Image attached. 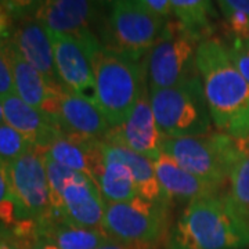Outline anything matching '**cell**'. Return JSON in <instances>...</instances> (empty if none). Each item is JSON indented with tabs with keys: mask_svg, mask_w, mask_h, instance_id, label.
<instances>
[{
	"mask_svg": "<svg viewBox=\"0 0 249 249\" xmlns=\"http://www.w3.org/2000/svg\"><path fill=\"white\" fill-rule=\"evenodd\" d=\"M196 67L212 124L217 132L249 137V83L227 52V46L209 37L196 50Z\"/></svg>",
	"mask_w": 249,
	"mask_h": 249,
	"instance_id": "obj_1",
	"label": "cell"
},
{
	"mask_svg": "<svg viewBox=\"0 0 249 249\" xmlns=\"http://www.w3.org/2000/svg\"><path fill=\"white\" fill-rule=\"evenodd\" d=\"M249 248V219L229 196L191 201L166 237V249Z\"/></svg>",
	"mask_w": 249,
	"mask_h": 249,
	"instance_id": "obj_2",
	"label": "cell"
},
{
	"mask_svg": "<svg viewBox=\"0 0 249 249\" xmlns=\"http://www.w3.org/2000/svg\"><path fill=\"white\" fill-rule=\"evenodd\" d=\"M97 107L111 127L124 124L147 90V65L107 52L103 45L91 53Z\"/></svg>",
	"mask_w": 249,
	"mask_h": 249,
	"instance_id": "obj_3",
	"label": "cell"
},
{
	"mask_svg": "<svg viewBox=\"0 0 249 249\" xmlns=\"http://www.w3.org/2000/svg\"><path fill=\"white\" fill-rule=\"evenodd\" d=\"M163 151L196 178L223 187L235 162L249 151V137L211 132L196 137L166 139Z\"/></svg>",
	"mask_w": 249,
	"mask_h": 249,
	"instance_id": "obj_4",
	"label": "cell"
},
{
	"mask_svg": "<svg viewBox=\"0 0 249 249\" xmlns=\"http://www.w3.org/2000/svg\"><path fill=\"white\" fill-rule=\"evenodd\" d=\"M168 21L142 9L139 0H118L111 3L98 39L109 53L142 62L160 39Z\"/></svg>",
	"mask_w": 249,
	"mask_h": 249,
	"instance_id": "obj_5",
	"label": "cell"
},
{
	"mask_svg": "<svg viewBox=\"0 0 249 249\" xmlns=\"http://www.w3.org/2000/svg\"><path fill=\"white\" fill-rule=\"evenodd\" d=\"M155 121L168 139L211 133L212 118L201 76L168 89L148 90Z\"/></svg>",
	"mask_w": 249,
	"mask_h": 249,
	"instance_id": "obj_6",
	"label": "cell"
},
{
	"mask_svg": "<svg viewBox=\"0 0 249 249\" xmlns=\"http://www.w3.org/2000/svg\"><path fill=\"white\" fill-rule=\"evenodd\" d=\"M101 229L112 241L152 249L169 234V204L139 196L124 202H107Z\"/></svg>",
	"mask_w": 249,
	"mask_h": 249,
	"instance_id": "obj_7",
	"label": "cell"
},
{
	"mask_svg": "<svg viewBox=\"0 0 249 249\" xmlns=\"http://www.w3.org/2000/svg\"><path fill=\"white\" fill-rule=\"evenodd\" d=\"M50 186L52 217L65 219L89 229H101L106 199L86 175L73 172L45 155Z\"/></svg>",
	"mask_w": 249,
	"mask_h": 249,
	"instance_id": "obj_8",
	"label": "cell"
},
{
	"mask_svg": "<svg viewBox=\"0 0 249 249\" xmlns=\"http://www.w3.org/2000/svg\"><path fill=\"white\" fill-rule=\"evenodd\" d=\"M204 42L170 18L145 58L148 90L168 89L199 76L196 50Z\"/></svg>",
	"mask_w": 249,
	"mask_h": 249,
	"instance_id": "obj_9",
	"label": "cell"
},
{
	"mask_svg": "<svg viewBox=\"0 0 249 249\" xmlns=\"http://www.w3.org/2000/svg\"><path fill=\"white\" fill-rule=\"evenodd\" d=\"M18 223L42 224L53 214L45 152L34 148L7 165ZM16 224V226H17Z\"/></svg>",
	"mask_w": 249,
	"mask_h": 249,
	"instance_id": "obj_10",
	"label": "cell"
},
{
	"mask_svg": "<svg viewBox=\"0 0 249 249\" xmlns=\"http://www.w3.org/2000/svg\"><path fill=\"white\" fill-rule=\"evenodd\" d=\"M166 139L155 121L150 91L145 90L127 119L119 126L111 127L103 142L124 147L154 160L163 151Z\"/></svg>",
	"mask_w": 249,
	"mask_h": 249,
	"instance_id": "obj_11",
	"label": "cell"
},
{
	"mask_svg": "<svg viewBox=\"0 0 249 249\" xmlns=\"http://www.w3.org/2000/svg\"><path fill=\"white\" fill-rule=\"evenodd\" d=\"M54 54V67L62 85L73 93L97 106L96 78L91 54L72 35L50 32Z\"/></svg>",
	"mask_w": 249,
	"mask_h": 249,
	"instance_id": "obj_12",
	"label": "cell"
},
{
	"mask_svg": "<svg viewBox=\"0 0 249 249\" xmlns=\"http://www.w3.org/2000/svg\"><path fill=\"white\" fill-rule=\"evenodd\" d=\"M54 122L65 134L104 140L111 126L101 109L90 100L62 86L54 114Z\"/></svg>",
	"mask_w": 249,
	"mask_h": 249,
	"instance_id": "obj_13",
	"label": "cell"
},
{
	"mask_svg": "<svg viewBox=\"0 0 249 249\" xmlns=\"http://www.w3.org/2000/svg\"><path fill=\"white\" fill-rule=\"evenodd\" d=\"M98 10V3L88 0H49L36 3L32 16L50 32L76 36L91 29Z\"/></svg>",
	"mask_w": 249,
	"mask_h": 249,
	"instance_id": "obj_14",
	"label": "cell"
},
{
	"mask_svg": "<svg viewBox=\"0 0 249 249\" xmlns=\"http://www.w3.org/2000/svg\"><path fill=\"white\" fill-rule=\"evenodd\" d=\"M45 155L62 166L86 175L98 186L104 168L103 142L62 133L46 148Z\"/></svg>",
	"mask_w": 249,
	"mask_h": 249,
	"instance_id": "obj_15",
	"label": "cell"
},
{
	"mask_svg": "<svg viewBox=\"0 0 249 249\" xmlns=\"http://www.w3.org/2000/svg\"><path fill=\"white\" fill-rule=\"evenodd\" d=\"M18 21L17 28L10 37L13 45L25 61L40 72L49 83L62 85L54 67L53 45L47 28L32 14L19 18Z\"/></svg>",
	"mask_w": 249,
	"mask_h": 249,
	"instance_id": "obj_16",
	"label": "cell"
},
{
	"mask_svg": "<svg viewBox=\"0 0 249 249\" xmlns=\"http://www.w3.org/2000/svg\"><path fill=\"white\" fill-rule=\"evenodd\" d=\"M16 94L28 106L36 108L53 121L58 93L64 85H52L19 54L10 39ZM54 122V121H53ZM55 124V122H54Z\"/></svg>",
	"mask_w": 249,
	"mask_h": 249,
	"instance_id": "obj_17",
	"label": "cell"
},
{
	"mask_svg": "<svg viewBox=\"0 0 249 249\" xmlns=\"http://www.w3.org/2000/svg\"><path fill=\"white\" fill-rule=\"evenodd\" d=\"M1 104L4 112V124L16 129L39 150L45 151L62 134L61 129L49 116L28 106L17 94L3 98Z\"/></svg>",
	"mask_w": 249,
	"mask_h": 249,
	"instance_id": "obj_18",
	"label": "cell"
},
{
	"mask_svg": "<svg viewBox=\"0 0 249 249\" xmlns=\"http://www.w3.org/2000/svg\"><path fill=\"white\" fill-rule=\"evenodd\" d=\"M152 162L157 178L165 196L170 201L175 198L191 202L198 198L220 194L222 187L209 183L204 178H196L193 173L187 172L165 151L160 152Z\"/></svg>",
	"mask_w": 249,
	"mask_h": 249,
	"instance_id": "obj_19",
	"label": "cell"
},
{
	"mask_svg": "<svg viewBox=\"0 0 249 249\" xmlns=\"http://www.w3.org/2000/svg\"><path fill=\"white\" fill-rule=\"evenodd\" d=\"M36 238H42L58 249H97L111 240L103 229H89L52 217L36 227Z\"/></svg>",
	"mask_w": 249,
	"mask_h": 249,
	"instance_id": "obj_20",
	"label": "cell"
},
{
	"mask_svg": "<svg viewBox=\"0 0 249 249\" xmlns=\"http://www.w3.org/2000/svg\"><path fill=\"white\" fill-rule=\"evenodd\" d=\"M103 147L108 154L114 155L115 158L124 162L129 168L132 176H133L139 196H142L150 201H155V202L170 204V199L165 196L160 181L157 178L152 160L142 157L140 154H136L127 148H124V147L114 145V144L103 142Z\"/></svg>",
	"mask_w": 249,
	"mask_h": 249,
	"instance_id": "obj_21",
	"label": "cell"
},
{
	"mask_svg": "<svg viewBox=\"0 0 249 249\" xmlns=\"http://www.w3.org/2000/svg\"><path fill=\"white\" fill-rule=\"evenodd\" d=\"M104 168L98 180V188L106 202H124L139 196L133 176L124 162L108 154L104 147Z\"/></svg>",
	"mask_w": 249,
	"mask_h": 249,
	"instance_id": "obj_22",
	"label": "cell"
},
{
	"mask_svg": "<svg viewBox=\"0 0 249 249\" xmlns=\"http://www.w3.org/2000/svg\"><path fill=\"white\" fill-rule=\"evenodd\" d=\"M173 18L187 31L202 40L212 37L214 31V4L209 0H172Z\"/></svg>",
	"mask_w": 249,
	"mask_h": 249,
	"instance_id": "obj_23",
	"label": "cell"
},
{
	"mask_svg": "<svg viewBox=\"0 0 249 249\" xmlns=\"http://www.w3.org/2000/svg\"><path fill=\"white\" fill-rule=\"evenodd\" d=\"M217 7L231 40H249V0H223Z\"/></svg>",
	"mask_w": 249,
	"mask_h": 249,
	"instance_id": "obj_24",
	"label": "cell"
},
{
	"mask_svg": "<svg viewBox=\"0 0 249 249\" xmlns=\"http://www.w3.org/2000/svg\"><path fill=\"white\" fill-rule=\"evenodd\" d=\"M230 199L235 208L249 219V151H247L232 166L230 176Z\"/></svg>",
	"mask_w": 249,
	"mask_h": 249,
	"instance_id": "obj_25",
	"label": "cell"
},
{
	"mask_svg": "<svg viewBox=\"0 0 249 249\" xmlns=\"http://www.w3.org/2000/svg\"><path fill=\"white\" fill-rule=\"evenodd\" d=\"M27 139L7 124H0V160L7 165L34 150Z\"/></svg>",
	"mask_w": 249,
	"mask_h": 249,
	"instance_id": "obj_26",
	"label": "cell"
},
{
	"mask_svg": "<svg viewBox=\"0 0 249 249\" xmlns=\"http://www.w3.org/2000/svg\"><path fill=\"white\" fill-rule=\"evenodd\" d=\"M0 222L9 227L17 224V211L11 194L7 163L0 160Z\"/></svg>",
	"mask_w": 249,
	"mask_h": 249,
	"instance_id": "obj_27",
	"label": "cell"
},
{
	"mask_svg": "<svg viewBox=\"0 0 249 249\" xmlns=\"http://www.w3.org/2000/svg\"><path fill=\"white\" fill-rule=\"evenodd\" d=\"M16 94L13 64L10 55V39L0 42V100Z\"/></svg>",
	"mask_w": 249,
	"mask_h": 249,
	"instance_id": "obj_28",
	"label": "cell"
},
{
	"mask_svg": "<svg viewBox=\"0 0 249 249\" xmlns=\"http://www.w3.org/2000/svg\"><path fill=\"white\" fill-rule=\"evenodd\" d=\"M227 52L235 68L249 83V40H231V45L227 46Z\"/></svg>",
	"mask_w": 249,
	"mask_h": 249,
	"instance_id": "obj_29",
	"label": "cell"
},
{
	"mask_svg": "<svg viewBox=\"0 0 249 249\" xmlns=\"http://www.w3.org/2000/svg\"><path fill=\"white\" fill-rule=\"evenodd\" d=\"M139 4L155 17L170 19L173 18L172 0H139Z\"/></svg>",
	"mask_w": 249,
	"mask_h": 249,
	"instance_id": "obj_30",
	"label": "cell"
},
{
	"mask_svg": "<svg viewBox=\"0 0 249 249\" xmlns=\"http://www.w3.org/2000/svg\"><path fill=\"white\" fill-rule=\"evenodd\" d=\"M13 14L7 7L6 1H0V42L11 37Z\"/></svg>",
	"mask_w": 249,
	"mask_h": 249,
	"instance_id": "obj_31",
	"label": "cell"
},
{
	"mask_svg": "<svg viewBox=\"0 0 249 249\" xmlns=\"http://www.w3.org/2000/svg\"><path fill=\"white\" fill-rule=\"evenodd\" d=\"M0 249H29V245L16 238L13 234H7L0 238Z\"/></svg>",
	"mask_w": 249,
	"mask_h": 249,
	"instance_id": "obj_32",
	"label": "cell"
},
{
	"mask_svg": "<svg viewBox=\"0 0 249 249\" xmlns=\"http://www.w3.org/2000/svg\"><path fill=\"white\" fill-rule=\"evenodd\" d=\"M97 249H145V248H139V247H133V245H124L121 242H116V241L109 240L107 244L98 247Z\"/></svg>",
	"mask_w": 249,
	"mask_h": 249,
	"instance_id": "obj_33",
	"label": "cell"
},
{
	"mask_svg": "<svg viewBox=\"0 0 249 249\" xmlns=\"http://www.w3.org/2000/svg\"><path fill=\"white\" fill-rule=\"evenodd\" d=\"M29 249H58L57 247H54L53 244L47 242V241L42 240V238H35L32 241Z\"/></svg>",
	"mask_w": 249,
	"mask_h": 249,
	"instance_id": "obj_34",
	"label": "cell"
},
{
	"mask_svg": "<svg viewBox=\"0 0 249 249\" xmlns=\"http://www.w3.org/2000/svg\"><path fill=\"white\" fill-rule=\"evenodd\" d=\"M4 124V112H3V104H1V100H0V124Z\"/></svg>",
	"mask_w": 249,
	"mask_h": 249,
	"instance_id": "obj_35",
	"label": "cell"
},
{
	"mask_svg": "<svg viewBox=\"0 0 249 249\" xmlns=\"http://www.w3.org/2000/svg\"><path fill=\"white\" fill-rule=\"evenodd\" d=\"M3 235H4V234H3V231H0V238H1Z\"/></svg>",
	"mask_w": 249,
	"mask_h": 249,
	"instance_id": "obj_36",
	"label": "cell"
}]
</instances>
